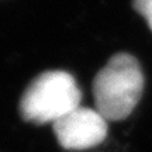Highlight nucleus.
I'll list each match as a JSON object with an SVG mask.
<instances>
[{"instance_id": "obj_1", "label": "nucleus", "mask_w": 152, "mask_h": 152, "mask_svg": "<svg viewBox=\"0 0 152 152\" xmlns=\"http://www.w3.org/2000/svg\"><path fill=\"white\" fill-rule=\"evenodd\" d=\"M144 73L140 62L130 54H115L93 80L96 110L107 121L130 115L141 100Z\"/></svg>"}, {"instance_id": "obj_2", "label": "nucleus", "mask_w": 152, "mask_h": 152, "mask_svg": "<svg viewBox=\"0 0 152 152\" xmlns=\"http://www.w3.org/2000/svg\"><path fill=\"white\" fill-rule=\"evenodd\" d=\"M82 93L75 77L65 71H47L34 79L20 100L24 121L45 124L62 118L79 107Z\"/></svg>"}, {"instance_id": "obj_3", "label": "nucleus", "mask_w": 152, "mask_h": 152, "mask_svg": "<svg viewBox=\"0 0 152 152\" xmlns=\"http://www.w3.org/2000/svg\"><path fill=\"white\" fill-rule=\"evenodd\" d=\"M54 134L65 149H89L104 141L107 135V120L96 109L79 106L55 121Z\"/></svg>"}, {"instance_id": "obj_4", "label": "nucleus", "mask_w": 152, "mask_h": 152, "mask_svg": "<svg viewBox=\"0 0 152 152\" xmlns=\"http://www.w3.org/2000/svg\"><path fill=\"white\" fill-rule=\"evenodd\" d=\"M134 10L140 13L152 30V0H134L132 1Z\"/></svg>"}]
</instances>
